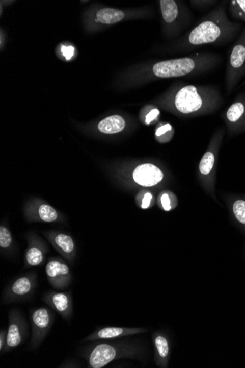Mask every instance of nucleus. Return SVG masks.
Masks as SVG:
<instances>
[{
	"label": "nucleus",
	"instance_id": "1",
	"mask_svg": "<svg viewBox=\"0 0 245 368\" xmlns=\"http://www.w3.org/2000/svg\"><path fill=\"white\" fill-rule=\"evenodd\" d=\"M240 28L241 25L228 19L225 8L222 6L190 32L188 41L192 46L223 43L236 36Z\"/></svg>",
	"mask_w": 245,
	"mask_h": 368
},
{
	"label": "nucleus",
	"instance_id": "2",
	"mask_svg": "<svg viewBox=\"0 0 245 368\" xmlns=\"http://www.w3.org/2000/svg\"><path fill=\"white\" fill-rule=\"evenodd\" d=\"M245 71V29L231 50L227 67L226 85L232 91Z\"/></svg>",
	"mask_w": 245,
	"mask_h": 368
},
{
	"label": "nucleus",
	"instance_id": "3",
	"mask_svg": "<svg viewBox=\"0 0 245 368\" xmlns=\"http://www.w3.org/2000/svg\"><path fill=\"white\" fill-rule=\"evenodd\" d=\"M198 66L194 58H178L156 63L153 66V73L159 78H180L193 72Z\"/></svg>",
	"mask_w": 245,
	"mask_h": 368
},
{
	"label": "nucleus",
	"instance_id": "4",
	"mask_svg": "<svg viewBox=\"0 0 245 368\" xmlns=\"http://www.w3.org/2000/svg\"><path fill=\"white\" fill-rule=\"evenodd\" d=\"M37 286V277L35 274H28L15 279L10 284L3 294L5 304L21 302L31 297Z\"/></svg>",
	"mask_w": 245,
	"mask_h": 368
},
{
	"label": "nucleus",
	"instance_id": "5",
	"mask_svg": "<svg viewBox=\"0 0 245 368\" xmlns=\"http://www.w3.org/2000/svg\"><path fill=\"white\" fill-rule=\"evenodd\" d=\"M204 89L195 85H188L180 88L175 95V107L184 114L196 113L203 107L204 96L201 94Z\"/></svg>",
	"mask_w": 245,
	"mask_h": 368
},
{
	"label": "nucleus",
	"instance_id": "6",
	"mask_svg": "<svg viewBox=\"0 0 245 368\" xmlns=\"http://www.w3.org/2000/svg\"><path fill=\"white\" fill-rule=\"evenodd\" d=\"M54 321V314L46 307L38 308L32 312L31 349H35L41 345L47 335Z\"/></svg>",
	"mask_w": 245,
	"mask_h": 368
},
{
	"label": "nucleus",
	"instance_id": "7",
	"mask_svg": "<svg viewBox=\"0 0 245 368\" xmlns=\"http://www.w3.org/2000/svg\"><path fill=\"white\" fill-rule=\"evenodd\" d=\"M7 332L5 352L13 350L24 342L28 336V326L19 311L12 309L8 315V329Z\"/></svg>",
	"mask_w": 245,
	"mask_h": 368
},
{
	"label": "nucleus",
	"instance_id": "8",
	"mask_svg": "<svg viewBox=\"0 0 245 368\" xmlns=\"http://www.w3.org/2000/svg\"><path fill=\"white\" fill-rule=\"evenodd\" d=\"M46 274L50 284L57 290L66 288L72 280L69 267L61 260L49 261Z\"/></svg>",
	"mask_w": 245,
	"mask_h": 368
},
{
	"label": "nucleus",
	"instance_id": "9",
	"mask_svg": "<svg viewBox=\"0 0 245 368\" xmlns=\"http://www.w3.org/2000/svg\"><path fill=\"white\" fill-rule=\"evenodd\" d=\"M43 299L47 305L56 310L63 319L66 321L71 319L73 313L71 292L49 291L44 294Z\"/></svg>",
	"mask_w": 245,
	"mask_h": 368
},
{
	"label": "nucleus",
	"instance_id": "10",
	"mask_svg": "<svg viewBox=\"0 0 245 368\" xmlns=\"http://www.w3.org/2000/svg\"><path fill=\"white\" fill-rule=\"evenodd\" d=\"M162 172L156 165L151 163L143 164L135 168L133 173L134 182L144 187L157 185L162 180Z\"/></svg>",
	"mask_w": 245,
	"mask_h": 368
},
{
	"label": "nucleus",
	"instance_id": "11",
	"mask_svg": "<svg viewBox=\"0 0 245 368\" xmlns=\"http://www.w3.org/2000/svg\"><path fill=\"white\" fill-rule=\"evenodd\" d=\"M143 332V330L141 329L105 327L90 334L89 336L83 339V342H89V341L98 340V339H113V338L122 337V336L128 335V334H137V333Z\"/></svg>",
	"mask_w": 245,
	"mask_h": 368
},
{
	"label": "nucleus",
	"instance_id": "12",
	"mask_svg": "<svg viewBox=\"0 0 245 368\" xmlns=\"http://www.w3.org/2000/svg\"><path fill=\"white\" fill-rule=\"evenodd\" d=\"M126 126V122L120 115H112L104 118L98 124V128L101 133L116 134L122 131Z\"/></svg>",
	"mask_w": 245,
	"mask_h": 368
},
{
	"label": "nucleus",
	"instance_id": "13",
	"mask_svg": "<svg viewBox=\"0 0 245 368\" xmlns=\"http://www.w3.org/2000/svg\"><path fill=\"white\" fill-rule=\"evenodd\" d=\"M51 239L58 249L61 250L64 256L68 258H71L74 252V242L71 236L63 233H57L51 236Z\"/></svg>",
	"mask_w": 245,
	"mask_h": 368
},
{
	"label": "nucleus",
	"instance_id": "14",
	"mask_svg": "<svg viewBox=\"0 0 245 368\" xmlns=\"http://www.w3.org/2000/svg\"><path fill=\"white\" fill-rule=\"evenodd\" d=\"M124 17V12L116 8H102L96 14L98 21L104 24H116L122 21Z\"/></svg>",
	"mask_w": 245,
	"mask_h": 368
},
{
	"label": "nucleus",
	"instance_id": "15",
	"mask_svg": "<svg viewBox=\"0 0 245 368\" xmlns=\"http://www.w3.org/2000/svg\"><path fill=\"white\" fill-rule=\"evenodd\" d=\"M159 3L163 19L168 24L174 22L179 14V8L176 2L173 0H161Z\"/></svg>",
	"mask_w": 245,
	"mask_h": 368
},
{
	"label": "nucleus",
	"instance_id": "16",
	"mask_svg": "<svg viewBox=\"0 0 245 368\" xmlns=\"http://www.w3.org/2000/svg\"><path fill=\"white\" fill-rule=\"evenodd\" d=\"M245 116V102L237 101L233 103L227 110L226 118L231 125H238Z\"/></svg>",
	"mask_w": 245,
	"mask_h": 368
},
{
	"label": "nucleus",
	"instance_id": "17",
	"mask_svg": "<svg viewBox=\"0 0 245 368\" xmlns=\"http://www.w3.org/2000/svg\"><path fill=\"white\" fill-rule=\"evenodd\" d=\"M43 259H44V254L41 247L33 245L28 249L26 254V263L28 267H35L41 265Z\"/></svg>",
	"mask_w": 245,
	"mask_h": 368
},
{
	"label": "nucleus",
	"instance_id": "18",
	"mask_svg": "<svg viewBox=\"0 0 245 368\" xmlns=\"http://www.w3.org/2000/svg\"><path fill=\"white\" fill-rule=\"evenodd\" d=\"M37 215L40 220L48 223L56 222L58 219V213L56 209L46 204H42L38 207Z\"/></svg>",
	"mask_w": 245,
	"mask_h": 368
},
{
	"label": "nucleus",
	"instance_id": "19",
	"mask_svg": "<svg viewBox=\"0 0 245 368\" xmlns=\"http://www.w3.org/2000/svg\"><path fill=\"white\" fill-rule=\"evenodd\" d=\"M230 11L233 18L245 21V0H233L230 3Z\"/></svg>",
	"mask_w": 245,
	"mask_h": 368
},
{
	"label": "nucleus",
	"instance_id": "20",
	"mask_svg": "<svg viewBox=\"0 0 245 368\" xmlns=\"http://www.w3.org/2000/svg\"><path fill=\"white\" fill-rule=\"evenodd\" d=\"M154 345L158 357L161 360H165L169 354V346L166 338L161 335L156 336L154 339Z\"/></svg>",
	"mask_w": 245,
	"mask_h": 368
},
{
	"label": "nucleus",
	"instance_id": "21",
	"mask_svg": "<svg viewBox=\"0 0 245 368\" xmlns=\"http://www.w3.org/2000/svg\"><path fill=\"white\" fill-rule=\"evenodd\" d=\"M215 163V155L212 152L208 151L204 154L200 163V171L204 175H207L212 170Z\"/></svg>",
	"mask_w": 245,
	"mask_h": 368
},
{
	"label": "nucleus",
	"instance_id": "22",
	"mask_svg": "<svg viewBox=\"0 0 245 368\" xmlns=\"http://www.w3.org/2000/svg\"><path fill=\"white\" fill-rule=\"evenodd\" d=\"M233 212L240 223L245 225V201H236L233 205Z\"/></svg>",
	"mask_w": 245,
	"mask_h": 368
},
{
	"label": "nucleus",
	"instance_id": "23",
	"mask_svg": "<svg viewBox=\"0 0 245 368\" xmlns=\"http://www.w3.org/2000/svg\"><path fill=\"white\" fill-rule=\"evenodd\" d=\"M12 244V236L11 232L4 226L0 227V247L3 249L9 248Z\"/></svg>",
	"mask_w": 245,
	"mask_h": 368
},
{
	"label": "nucleus",
	"instance_id": "24",
	"mask_svg": "<svg viewBox=\"0 0 245 368\" xmlns=\"http://www.w3.org/2000/svg\"><path fill=\"white\" fill-rule=\"evenodd\" d=\"M172 130H173V129H172L171 125H169V124H167V125H164V126L160 127L156 132V140H160V139L162 138L166 134L171 133Z\"/></svg>",
	"mask_w": 245,
	"mask_h": 368
},
{
	"label": "nucleus",
	"instance_id": "25",
	"mask_svg": "<svg viewBox=\"0 0 245 368\" xmlns=\"http://www.w3.org/2000/svg\"><path fill=\"white\" fill-rule=\"evenodd\" d=\"M159 115V110L157 109L154 108L151 110L149 113H148L146 117V125H149L151 123L153 120L156 119L157 118L158 115Z\"/></svg>",
	"mask_w": 245,
	"mask_h": 368
},
{
	"label": "nucleus",
	"instance_id": "26",
	"mask_svg": "<svg viewBox=\"0 0 245 368\" xmlns=\"http://www.w3.org/2000/svg\"><path fill=\"white\" fill-rule=\"evenodd\" d=\"M161 205L166 211H169L171 210V200L168 194H163L161 197Z\"/></svg>",
	"mask_w": 245,
	"mask_h": 368
},
{
	"label": "nucleus",
	"instance_id": "27",
	"mask_svg": "<svg viewBox=\"0 0 245 368\" xmlns=\"http://www.w3.org/2000/svg\"><path fill=\"white\" fill-rule=\"evenodd\" d=\"M62 53H63L66 60H70L74 55V48L71 46H63L62 47Z\"/></svg>",
	"mask_w": 245,
	"mask_h": 368
},
{
	"label": "nucleus",
	"instance_id": "28",
	"mask_svg": "<svg viewBox=\"0 0 245 368\" xmlns=\"http://www.w3.org/2000/svg\"><path fill=\"white\" fill-rule=\"evenodd\" d=\"M151 200H152V195L150 193L145 194L142 201L141 207L142 209H148L151 205Z\"/></svg>",
	"mask_w": 245,
	"mask_h": 368
},
{
	"label": "nucleus",
	"instance_id": "29",
	"mask_svg": "<svg viewBox=\"0 0 245 368\" xmlns=\"http://www.w3.org/2000/svg\"><path fill=\"white\" fill-rule=\"evenodd\" d=\"M7 332L8 331L1 330L0 332V351L3 353L6 346Z\"/></svg>",
	"mask_w": 245,
	"mask_h": 368
}]
</instances>
